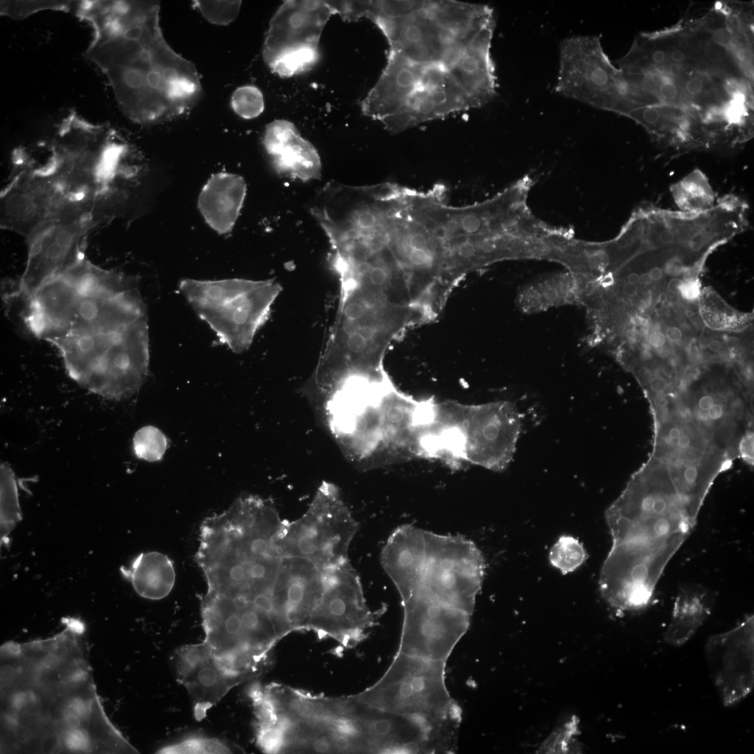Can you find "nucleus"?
<instances>
[{
    "mask_svg": "<svg viewBox=\"0 0 754 754\" xmlns=\"http://www.w3.org/2000/svg\"><path fill=\"white\" fill-rule=\"evenodd\" d=\"M284 522L272 501L247 494L201 523L194 559L207 584L200 616L207 638L235 642L259 619L272 621L286 634L278 600Z\"/></svg>",
    "mask_w": 754,
    "mask_h": 754,
    "instance_id": "obj_1",
    "label": "nucleus"
},
{
    "mask_svg": "<svg viewBox=\"0 0 754 754\" xmlns=\"http://www.w3.org/2000/svg\"><path fill=\"white\" fill-rule=\"evenodd\" d=\"M160 6L145 1H79L74 14L93 29L85 55L109 81L122 113L151 125L190 110L202 94L194 64L165 39Z\"/></svg>",
    "mask_w": 754,
    "mask_h": 754,
    "instance_id": "obj_2",
    "label": "nucleus"
},
{
    "mask_svg": "<svg viewBox=\"0 0 754 754\" xmlns=\"http://www.w3.org/2000/svg\"><path fill=\"white\" fill-rule=\"evenodd\" d=\"M68 376L103 397L135 394L149 371L147 318L114 330L68 334L54 341Z\"/></svg>",
    "mask_w": 754,
    "mask_h": 754,
    "instance_id": "obj_3",
    "label": "nucleus"
},
{
    "mask_svg": "<svg viewBox=\"0 0 754 754\" xmlns=\"http://www.w3.org/2000/svg\"><path fill=\"white\" fill-rule=\"evenodd\" d=\"M128 152L113 129L73 113L60 124L45 168L73 204L96 209L122 173Z\"/></svg>",
    "mask_w": 754,
    "mask_h": 754,
    "instance_id": "obj_4",
    "label": "nucleus"
},
{
    "mask_svg": "<svg viewBox=\"0 0 754 754\" xmlns=\"http://www.w3.org/2000/svg\"><path fill=\"white\" fill-rule=\"evenodd\" d=\"M179 290L219 340L241 353L267 320L281 287L273 280L184 279Z\"/></svg>",
    "mask_w": 754,
    "mask_h": 754,
    "instance_id": "obj_5",
    "label": "nucleus"
},
{
    "mask_svg": "<svg viewBox=\"0 0 754 754\" xmlns=\"http://www.w3.org/2000/svg\"><path fill=\"white\" fill-rule=\"evenodd\" d=\"M445 665L397 652L382 678L352 698L382 711L430 721L461 715L445 685Z\"/></svg>",
    "mask_w": 754,
    "mask_h": 754,
    "instance_id": "obj_6",
    "label": "nucleus"
},
{
    "mask_svg": "<svg viewBox=\"0 0 754 754\" xmlns=\"http://www.w3.org/2000/svg\"><path fill=\"white\" fill-rule=\"evenodd\" d=\"M358 528L339 488L323 482L302 516L285 521L279 544L283 556L309 560L325 570L349 561V546Z\"/></svg>",
    "mask_w": 754,
    "mask_h": 754,
    "instance_id": "obj_7",
    "label": "nucleus"
},
{
    "mask_svg": "<svg viewBox=\"0 0 754 754\" xmlns=\"http://www.w3.org/2000/svg\"><path fill=\"white\" fill-rule=\"evenodd\" d=\"M523 417L510 401L462 404L459 424L463 462L503 471L515 453Z\"/></svg>",
    "mask_w": 754,
    "mask_h": 754,
    "instance_id": "obj_8",
    "label": "nucleus"
},
{
    "mask_svg": "<svg viewBox=\"0 0 754 754\" xmlns=\"http://www.w3.org/2000/svg\"><path fill=\"white\" fill-rule=\"evenodd\" d=\"M95 212L75 209L62 216L27 242L29 249L18 293L29 297L85 258L84 244L98 219Z\"/></svg>",
    "mask_w": 754,
    "mask_h": 754,
    "instance_id": "obj_9",
    "label": "nucleus"
},
{
    "mask_svg": "<svg viewBox=\"0 0 754 754\" xmlns=\"http://www.w3.org/2000/svg\"><path fill=\"white\" fill-rule=\"evenodd\" d=\"M1 228L29 242L47 226L82 209L73 205L45 168L17 172L1 194Z\"/></svg>",
    "mask_w": 754,
    "mask_h": 754,
    "instance_id": "obj_10",
    "label": "nucleus"
},
{
    "mask_svg": "<svg viewBox=\"0 0 754 754\" xmlns=\"http://www.w3.org/2000/svg\"><path fill=\"white\" fill-rule=\"evenodd\" d=\"M323 572V596L309 628L346 646L362 640L380 611L373 612L367 607L360 577L349 561Z\"/></svg>",
    "mask_w": 754,
    "mask_h": 754,
    "instance_id": "obj_11",
    "label": "nucleus"
},
{
    "mask_svg": "<svg viewBox=\"0 0 754 754\" xmlns=\"http://www.w3.org/2000/svg\"><path fill=\"white\" fill-rule=\"evenodd\" d=\"M343 387L323 401V413L342 452L358 463L378 455L380 445L378 401L385 385Z\"/></svg>",
    "mask_w": 754,
    "mask_h": 754,
    "instance_id": "obj_12",
    "label": "nucleus"
},
{
    "mask_svg": "<svg viewBox=\"0 0 754 754\" xmlns=\"http://www.w3.org/2000/svg\"><path fill=\"white\" fill-rule=\"evenodd\" d=\"M383 32L390 51L422 64H447L455 52L457 38L442 19L436 1L400 17L370 19Z\"/></svg>",
    "mask_w": 754,
    "mask_h": 754,
    "instance_id": "obj_13",
    "label": "nucleus"
},
{
    "mask_svg": "<svg viewBox=\"0 0 754 754\" xmlns=\"http://www.w3.org/2000/svg\"><path fill=\"white\" fill-rule=\"evenodd\" d=\"M707 665L725 707L737 704L754 688V616L711 635L705 644Z\"/></svg>",
    "mask_w": 754,
    "mask_h": 754,
    "instance_id": "obj_14",
    "label": "nucleus"
},
{
    "mask_svg": "<svg viewBox=\"0 0 754 754\" xmlns=\"http://www.w3.org/2000/svg\"><path fill=\"white\" fill-rule=\"evenodd\" d=\"M559 55L557 93L594 106L605 105L612 91L619 97L617 84L621 76L612 73L596 38H567L561 43Z\"/></svg>",
    "mask_w": 754,
    "mask_h": 754,
    "instance_id": "obj_15",
    "label": "nucleus"
},
{
    "mask_svg": "<svg viewBox=\"0 0 754 754\" xmlns=\"http://www.w3.org/2000/svg\"><path fill=\"white\" fill-rule=\"evenodd\" d=\"M476 108L441 64H426L422 74L403 104L383 124L398 133L422 123Z\"/></svg>",
    "mask_w": 754,
    "mask_h": 754,
    "instance_id": "obj_16",
    "label": "nucleus"
},
{
    "mask_svg": "<svg viewBox=\"0 0 754 754\" xmlns=\"http://www.w3.org/2000/svg\"><path fill=\"white\" fill-rule=\"evenodd\" d=\"M173 663L177 680L187 690L198 721L233 687L252 679L222 665L202 642L177 649Z\"/></svg>",
    "mask_w": 754,
    "mask_h": 754,
    "instance_id": "obj_17",
    "label": "nucleus"
},
{
    "mask_svg": "<svg viewBox=\"0 0 754 754\" xmlns=\"http://www.w3.org/2000/svg\"><path fill=\"white\" fill-rule=\"evenodd\" d=\"M434 408V402L416 401L388 383L378 401L380 445L378 455L422 457V442Z\"/></svg>",
    "mask_w": 754,
    "mask_h": 754,
    "instance_id": "obj_18",
    "label": "nucleus"
},
{
    "mask_svg": "<svg viewBox=\"0 0 754 754\" xmlns=\"http://www.w3.org/2000/svg\"><path fill=\"white\" fill-rule=\"evenodd\" d=\"M332 15L327 1H285L271 18L262 49L268 66L286 52L318 47L322 32Z\"/></svg>",
    "mask_w": 754,
    "mask_h": 754,
    "instance_id": "obj_19",
    "label": "nucleus"
},
{
    "mask_svg": "<svg viewBox=\"0 0 754 754\" xmlns=\"http://www.w3.org/2000/svg\"><path fill=\"white\" fill-rule=\"evenodd\" d=\"M323 592V570L309 560L284 556L279 577V597L289 633L309 628Z\"/></svg>",
    "mask_w": 754,
    "mask_h": 754,
    "instance_id": "obj_20",
    "label": "nucleus"
},
{
    "mask_svg": "<svg viewBox=\"0 0 754 754\" xmlns=\"http://www.w3.org/2000/svg\"><path fill=\"white\" fill-rule=\"evenodd\" d=\"M81 296L64 276L49 280L25 298V326L35 337L48 342L64 337Z\"/></svg>",
    "mask_w": 754,
    "mask_h": 754,
    "instance_id": "obj_21",
    "label": "nucleus"
},
{
    "mask_svg": "<svg viewBox=\"0 0 754 754\" xmlns=\"http://www.w3.org/2000/svg\"><path fill=\"white\" fill-rule=\"evenodd\" d=\"M263 147L280 175L304 182L319 179L322 163L314 146L303 138L295 124L276 119L266 126Z\"/></svg>",
    "mask_w": 754,
    "mask_h": 754,
    "instance_id": "obj_22",
    "label": "nucleus"
},
{
    "mask_svg": "<svg viewBox=\"0 0 754 754\" xmlns=\"http://www.w3.org/2000/svg\"><path fill=\"white\" fill-rule=\"evenodd\" d=\"M425 64L389 51L385 68L360 103L362 114L383 125L411 93Z\"/></svg>",
    "mask_w": 754,
    "mask_h": 754,
    "instance_id": "obj_23",
    "label": "nucleus"
},
{
    "mask_svg": "<svg viewBox=\"0 0 754 754\" xmlns=\"http://www.w3.org/2000/svg\"><path fill=\"white\" fill-rule=\"evenodd\" d=\"M494 25L493 20L484 26L446 68L475 108L487 103L496 94V77L490 51Z\"/></svg>",
    "mask_w": 754,
    "mask_h": 754,
    "instance_id": "obj_24",
    "label": "nucleus"
},
{
    "mask_svg": "<svg viewBox=\"0 0 754 754\" xmlns=\"http://www.w3.org/2000/svg\"><path fill=\"white\" fill-rule=\"evenodd\" d=\"M246 193L244 179L237 174H214L202 187L198 207L206 223L223 235L233 228L243 206Z\"/></svg>",
    "mask_w": 754,
    "mask_h": 754,
    "instance_id": "obj_25",
    "label": "nucleus"
},
{
    "mask_svg": "<svg viewBox=\"0 0 754 754\" xmlns=\"http://www.w3.org/2000/svg\"><path fill=\"white\" fill-rule=\"evenodd\" d=\"M594 283L581 273L548 276L525 286L518 295V306L525 313H534L567 304L584 305Z\"/></svg>",
    "mask_w": 754,
    "mask_h": 754,
    "instance_id": "obj_26",
    "label": "nucleus"
},
{
    "mask_svg": "<svg viewBox=\"0 0 754 754\" xmlns=\"http://www.w3.org/2000/svg\"><path fill=\"white\" fill-rule=\"evenodd\" d=\"M714 594L700 584H688L676 596L664 640L674 646L688 642L711 613Z\"/></svg>",
    "mask_w": 754,
    "mask_h": 754,
    "instance_id": "obj_27",
    "label": "nucleus"
},
{
    "mask_svg": "<svg viewBox=\"0 0 754 754\" xmlns=\"http://www.w3.org/2000/svg\"><path fill=\"white\" fill-rule=\"evenodd\" d=\"M120 570L135 592L149 600H157L168 596L176 579L174 565L170 559L155 551L140 554L128 566H121Z\"/></svg>",
    "mask_w": 754,
    "mask_h": 754,
    "instance_id": "obj_28",
    "label": "nucleus"
},
{
    "mask_svg": "<svg viewBox=\"0 0 754 754\" xmlns=\"http://www.w3.org/2000/svg\"><path fill=\"white\" fill-rule=\"evenodd\" d=\"M19 493L15 475L6 464L0 466V538L1 545H8L9 536L22 520Z\"/></svg>",
    "mask_w": 754,
    "mask_h": 754,
    "instance_id": "obj_29",
    "label": "nucleus"
},
{
    "mask_svg": "<svg viewBox=\"0 0 754 754\" xmlns=\"http://www.w3.org/2000/svg\"><path fill=\"white\" fill-rule=\"evenodd\" d=\"M672 190L676 203L683 212H702L711 208L716 202L707 178L697 171L674 184Z\"/></svg>",
    "mask_w": 754,
    "mask_h": 754,
    "instance_id": "obj_30",
    "label": "nucleus"
},
{
    "mask_svg": "<svg viewBox=\"0 0 754 754\" xmlns=\"http://www.w3.org/2000/svg\"><path fill=\"white\" fill-rule=\"evenodd\" d=\"M587 558L588 554L583 545L575 538L568 535L560 536L549 553L551 565L563 575L576 570Z\"/></svg>",
    "mask_w": 754,
    "mask_h": 754,
    "instance_id": "obj_31",
    "label": "nucleus"
},
{
    "mask_svg": "<svg viewBox=\"0 0 754 754\" xmlns=\"http://www.w3.org/2000/svg\"><path fill=\"white\" fill-rule=\"evenodd\" d=\"M318 47H304L280 56L269 64L268 67L274 74L286 78L309 71L318 62Z\"/></svg>",
    "mask_w": 754,
    "mask_h": 754,
    "instance_id": "obj_32",
    "label": "nucleus"
},
{
    "mask_svg": "<svg viewBox=\"0 0 754 754\" xmlns=\"http://www.w3.org/2000/svg\"><path fill=\"white\" fill-rule=\"evenodd\" d=\"M167 447L168 439L165 435L151 425L138 429L133 438V448L135 456L150 462L161 460Z\"/></svg>",
    "mask_w": 754,
    "mask_h": 754,
    "instance_id": "obj_33",
    "label": "nucleus"
},
{
    "mask_svg": "<svg viewBox=\"0 0 754 754\" xmlns=\"http://www.w3.org/2000/svg\"><path fill=\"white\" fill-rule=\"evenodd\" d=\"M77 1H1V14L15 20H23L44 10L73 13Z\"/></svg>",
    "mask_w": 754,
    "mask_h": 754,
    "instance_id": "obj_34",
    "label": "nucleus"
},
{
    "mask_svg": "<svg viewBox=\"0 0 754 754\" xmlns=\"http://www.w3.org/2000/svg\"><path fill=\"white\" fill-rule=\"evenodd\" d=\"M235 749L221 739L205 736H191L158 751V753H232Z\"/></svg>",
    "mask_w": 754,
    "mask_h": 754,
    "instance_id": "obj_35",
    "label": "nucleus"
},
{
    "mask_svg": "<svg viewBox=\"0 0 754 754\" xmlns=\"http://www.w3.org/2000/svg\"><path fill=\"white\" fill-rule=\"evenodd\" d=\"M230 104L234 112L246 119L258 117L265 109L263 93L253 85L237 88L232 94Z\"/></svg>",
    "mask_w": 754,
    "mask_h": 754,
    "instance_id": "obj_36",
    "label": "nucleus"
},
{
    "mask_svg": "<svg viewBox=\"0 0 754 754\" xmlns=\"http://www.w3.org/2000/svg\"><path fill=\"white\" fill-rule=\"evenodd\" d=\"M195 7L210 22L226 25L236 19L240 9V1H195Z\"/></svg>",
    "mask_w": 754,
    "mask_h": 754,
    "instance_id": "obj_37",
    "label": "nucleus"
},
{
    "mask_svg": "<svg viewBox=\"0 0 754 754\" xmlns=\"http://www.w3.org/2000/svg\"><path fill=\"white\" fill-rule=\"evenodd\" d=\"M64 744L72 751H85L88 738L86 732L79 728L69 729L65 732Z\"/></svg>",
    "mask_w": 754,
    "mask_h": 754,
    "instance_id": "obj_38",
    "label": "nucleus"
},
{
    "mask_svg": "<svg viewBox=\"0 0 754 754\" xmlns=\"http://www.w3.org/2000/svg\"><path fill=\"white\" fill-rule=\"evenodd\" d=\"M744 96L741 94H735L734 99L729 103L725 112L726 120L730 124H739L744 115Z\"/></svg>",
    "mask_w": 754,
    "mask_h": 754,
    "instance_id": "obj_39",
    "label": "nucleus"
},
{
    "mask_svg": "<svg viewBox=\"0 0 754 754\" xmlns=\"http://www.w3.org/2000/svg\"><path fill=\"white\" fill-rule=\"evenodd\" d=\"M704 53L708 60L711 62L718 63L723 61L725 59L727 50L711 40L708 41L706 43Z\"/></svg>",
    "mask_w": 754,
    "mask_h": 754,
    "instance_id": "obj_40",
    "label": "nucleus"
},
{
    "mask_svg": "<svg viewBox=\"0 0 754 754\" xmlns=\"http://www.w3.org/2000/svg\"><path fill=\"white\" fill-rule=\"evenodd\" d=\"M659 93L663 98L672 101L677 96L678 89L670 77L663 75L661 77Z\"/></svg>",
    "mask_w": 754,
    "mask_h": 754,
    "instance_id": "obj_41",
    "label": "nucleus"
},
{
    "mask_svg": "<svg viewBox=\"0 0 754 754\" xmlns=\"http://www.w3.org/2000/svg\"><path fill=\"white\" fill-rule=\"evenodd\" d=\"M732 39L731 33L724 28L718 29L712 34V41L725 48H727L730 45Z\"/></svg>",
    "mask_w": 754,
    "mask_h": 754,
    "instance_id": "obj_42",
    "label": "nucleus"
},
{
    "mask_svg": "<svg viewBox=\"0 0 754 754\" xmlns=\"http://www.w3.org/2000/svg\"><path fill=\"white\" fill-rule=\"evenodd\" d=\"M680 293L687 300L693 301L700 295L698 284L695 281H689L683 283Z\"/></svg>",
    "mask_w": 754,
    "mask_h": 754,
    "instance_id": "obj_43",
    "label": "nucleus"
},
{
    "mask_svg": "<svg viewBox=\"0 0 754 754\" xmlns=\"http://www.w3.org/2000/svg\"><path fill=\"white\" fill-rule=\"evenodd\" d=\"M660 111L653 107L646 108L642 112V119L649 126H656L660 119Z\"/></svg>",
    "mask_w": 754,
    "mask_h": 754,
    "instance_id": "obj_44",
    "label": "nucleus"
},
{
    "mask_svg": "<svg viewBox=\"0 0 754 754\" xmlns=\"http://www.w3.org/2000/svg\"><path fill=\"white\" fill-rule=\"evenodd\" d=\"M703 88V81L697 76L691 77L686 84V91L692 96H697L701 94Z\"/></svg>",
    "mask_w": 754,
    "mask_h": 754,
    "instance_id": "obj_45",
    "label": "nucleus"
},
{
    "mask_svg": "<svg viewBox=\"0 0 754 754\" xmlns=\"http://www.w3.org/2000/svg\"><path fill=\"white\" fill-rule=\"evenodd\" d=\"M650 387L653 392L660 394L667 389V383L664 378L656 376L651 380Z\"/></svg>",
    "mask_w": 754,
    "mask_h": 754,
    "instance_id": "obj_46",
    "label": "nucleus"
},
{
    "mask_svg": "<svg viewBox=\"0 0 754 754\" xmlns=\"http://www.w3.org/2000/svg\"><path fill=\"white\" fill-rule=\"evenodd\" d=\"M32 737L31 730L25 726H20L15 731V738L20 743H26L29 741Z\"/></svg>",
    "mask_w": 754,
    "mask_h": 754,
    "instance_id": "obj_47",
    "label": "nucleus"
},
{
    "mask_svg": "<svg viewBox=\"0 0 754 754\" xmlns=\"http://www.w3.org/2000/svg\"><path fill=\"white\" fill-rule=\"evenodd\" d=\"M649 343L656 348H659L664 346L666 339L665 335L660 332H653L649 339Z\"/></svg>",
    "mask_w": 754,
    "mask_h": 754,
    "instance_id": "obj_48",
    "label": "nucleus"
},
{
    "mask_svg": "<svg viewBox=\"0 0 754 754\" xmlns=\"http://www.w3.org/2000/svg\"><path fill=\"white\" fill-rule=\"evenodd\" d=\"M684 282L681 279L674 277L671 279L667 286V290L672 294H679L683 287Z\"/></svg>",
    "mask_w": 754,
    "mask_h": 754,
    "instance_id": "obj_49",
    "label": "nucleus"
},
{
    "mask_svg": "<svg viewBox=\"0 0 754 754\" xmlns=\"http://www.w3.org/2000/svg\"><path fill=\"white\" fill-rule=\"evenodd\" d=\"M707 411L708 417L714 420L720 419L723 415V407L720 404H714Z\"/></svg>",
    "mask_w": 754,
    "mask_h": 754,
    "instance_id": "obj_50",
    "label": "nucleus"
},
{
    "mask_svg": "<svg viewBox=\"0 0 754 754\" xmlns=\"http://www.w3.org/2000/svg\"><path fill=\"white\" fill-rule=\"evenodd\" d=\"M666 337L670 341L676 342L681 339L682 332L677 327H669L666 330Z\"/></svg>",
    "mask_w": 754,
    "mask_h": 754,
    "instance_id": "obj_51",
    "label": "nucleus"
},
{
    "mask_svg": "<svg viewBox=\"0 0 754 754\" xmlns=\"http://www.w3.org/2000/svg\"><path fill=\"white\" fill-rule=\"evenodd\" d=\"M714 404V398L711 396L707 394L700 399L698 401V406L702 411H707L713 406Z\"/></svg>",
    "mask_w": 754,
    "mask_h": 754,
    "instance_id": "obj_52",
    "label": "nucleus"
},
{
    "mask_svg": "<svg viewBox=\"0 0 754 754\" xmlns=\"http://www.w3.org/2000/svg\"><path fill=\"white\" fill-rule=\"evenodd\" d=\"M621 290L624 295L633 297L637 295L638 290L636 284L626 282L622 286Z\"/></svg>",
    "mask_w": 754,
    "mask_h": 754,
    "instance_id": "obj_53",
    "label": "nucleus"
},
{
    "mask_svg": "<svg viewBox=\"0 0 754 754\" xmlns=\"http://www.w3.org/2000/svg\"><path fill=\"white\" fill-rule=\"evenodd\" d=\"M651 60L657 64H663L666 60V53L662 50H656L653 52Z\"/></svg>",
    "mask_w": 754,
    "mask_h": 754,
    "instance_id": "obj_54",
    "label": "nucleus"
},
{
    "mask_svg": "<svg viewBox=\"0 0 754 754\" xmlns=\"http://www.w3.org/2000/svg\"><path fill=\"white\" fill-rule=\"evenodd\" d=\"M670 58L673 62L680 64L685 61L686 56L681 50L675 49L671 52Z\"/></svg>",
    "mask_w": 754,
    "mask_h": 754,
    "instance_id": "obj_55",
    "label": "nucleus"
},
{
    "mask_svg": "<svg viewBox=\"0 0 754 754\" xmlns=\"http://www.w3.org/2000/svg\"><path fill=\"white\" fill-rule=\"evenodd\" d=\"M649 274L652 281H659L663 276V269L658 266H655L649 270Z\"/></svg>",
    "mask_w": 754,
    "mask_h": 754,
    "instance_id": "obj_56",
    "label": "nucleus"
},
{
    "mask_svg": "<svg viewBox=\"0 0 754 754\" xmlns=\"http://www.w3.org/2000/svg\"><path fill=\"white\" fill-rule=\"evenodd\" d=\"M708 348L713 352H719L723 349V343L718 340H711L708 343Z\"/></svg>",
    "mask_w": 754,
    "mask_h": 754,
    "instance_id": "obj_57",
    "label": "nucleus"
},
{
    "mask_svg": "<svg viewBox=\"0 0 754 754\" xmlns=\"http://www.w3.org/2000/svg\"><path fill=\"white\" fill-rule=\"evenodd\" d=\"M690 441V438L688 436L684 434L681 435L677 439V445L679 448L684 449L689 447Z\"/></svg>",
    "mask_w": 754,
    "mask_h": 754,
    "instance_id": "obj_58",
    "label": "nucleus"
},
{
    "mask_svg": "<svg viewBox=\"0 0 754 754\" xmlns=\"http://www.w3.org/2000/svg\"><path fill=\"white\" fill-rule=\"evenodd\" d=\"M680 436L681 431L677 427L671 428L668 431V437L673 441L677 440Z\"/></svg>",
    "mask_w": 754,
    "mask_h": 754,
    "instance_id": "obj_59",
    "label": "nucleus"
},
{
    "mask_svg": "<svg viewBox=\"0 0 754 754\" xmlns=\"http://www.w3.org/2000/svg\"><path fill=\"white\" fill-rule=\"evenodd\" d=\"M627 282L637 284L640 281V275L636 272H630L626 276Z\"/></svg>",
    "mask_w": 754,
    "mask_h": 754,
    "instance_id": "obj_60",
    "label": "nucleus"
},
{
    "mask_svg": "<svg viewBox=\"0 0 754 754\" xmlns=\"http://www.w3.org/2000/svg\"><path fill=\"white\" fill-rule=\"evenodd\" d=\"M652 281H652L649 272H645V273H643L641 275H640V281H639V282H640L642 284L649 285Z\"/></svg>",
    "mask_w": 754,
    "mask_h": 754,
    "instance_id": "obj_61",
    "label": "nucleus"
},
{
    "mask_svg": "<svg viewBox=\"0 0 754 754\" xmlns=\"http://www.w3.org/2000/svg\"><path fill=\"white\" fill-rule=\"evenodd\" d=\"M727 346L731 348H735L739 344V339L735 337H730L727 341Z\"/></svg>",
    "mask_w": 754,
    "mask_h": 754,
    "instance_id": "obj_62",
    "label": "nucleus"
}]
</instances>
